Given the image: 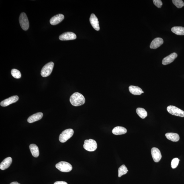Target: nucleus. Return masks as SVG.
<instances>
[{
  "label": "nucleus",
  "mask_w": 184,
  "mask_h": 184,
  "mask_svg": "<svg viewBox=\"0 0 184 184\" xmlns=\"http://www.w3.org/2000/svg\"><path fill=\"white\" fill-rule=\"evenodd\" d=\"M74 131L72 129H69L63 131L59 137V140L61 143H65L72 136Z\"/></svg>",
  "instance_id": "2"
},
{
  "label": "nucleus",
  "mask_w": 184,
  "mask_h": 184,
  "mask_svg": "<svg viewBox=\"0 0 184 184\" xmlns=\"http://www.w3.org/2000/svg\"><path fill=\"white\" fill-rule=\"evenodd\" d=\"M171 31L178 35H184V27L181 26L173 27L171 29Z\"/></svg>",
  "instance_id": "21"
},
{
  "label": "nucleus",
  "mask_w": 184,
  "mask_h": 184,
  "mask_svg": "<svg viewBox=\"0 0 184 184\" xmlns=\"http://www.w3.org/2000/svg\"><path fill=\"white\" fill-rule=\"evenodd\" d=\"M164 41L162 38H157L151 42L150 45V48L155 49L161 46L163 44Z\"/></svg>",
  "instance_id": "14"
},
{
  "label": "nucleus",
  "mask_w": 184,
  "mask_h": 184,
  "mask_svg": "<svg viewBox=\"0 0 184 184\" xmlns=\"http://www.w3.org/2000/svg\"><path fill=\"white\" fill-rule=\"evenodd\" d=\"M43 114L42 112H39L32 114L28 118L27 121L29 123H32L34 122L41 119L43 117Z\"/></svg>",
  "instance_id": "15"
},
{
  "label": "nucleus",
  "mask_w": 184,
  "mask_h": 184,
  "mask_svg": "<svg viewBox=\"0 0 184 184\" xmlns=\"http://www.w3.org/2000/svg\"><path fill=\"white\" fill-rule=\"evenodd\" d=\"M153 4L157 8H161L163 5L162 1L161 0H153Z\"/></svg>",
  "instance_id": "27"
},
{
  "label": "nucleus",
  "mask_w": 184,
  "mask_h": 184,
  "mask_svg": "<svg viewBox=\"0 0 184 184\" xmlns=\"http://www.w3.org/2000/svg\"><path fill=\"white\" fill-rule=\"evenodd\" d=\"M56 167L59 170L63 172H69L72 169V166L70 164L65 161H61L57 163Z\"/></svg>",
  "instance_id": "3"
},
{
  "label": "nucleus",
  "mask_w": 184,
  "mask_h": 184,
  "mask_svg": "<svg viewBox=\"0 0 184 184\" xmlns=\"http://www.w3.org/2000/svg\"><path fill=\"white\" fill-rule=\"evenodd\" d=\"M167 110L169 114L172 115L184 117V111L175 106L169 105L167 107Z\"/></svg>",
  "instance_id": "7"
},
{
  "label": "nucleus",
  "mask_w": 184,
  "mask_h": 184,
  "mask_svg": "<svg viewBox=\"0 0 184 184\" xmlns=\"http://www.w3.org/2000/svg\"><path fill=\"white\" fill-rule=\"evenodd\" d=\"M112 132L114 135H120L126 134L127 132V130L124 127L117 126L113 129Z\"/></svg>",
  "instance_id": "18"
},
{
  "label": "nucleus",
  "mask_w": 184,
  "mask_h": 184,
  "mask_svg": "<svg viewBox=\"0 0 184 184\" xmlns=\"http://www.w3.org/2000/svg\"><path fill=\"white\" fill-rule=\"evenodd\" d=\"M54 184H68L66 182L63 181H56Z\"/></svg>",
  "instance_id": "28"
},
{
  "label": "nucleus",
  "mask_w": 184,
  "mask_h": 184,
  "mask_svg": "<svg viewBox=\"0 0 184 184\" xmlns=\"http://www.w3.org/2000/svg\"><path fill=\"white\" fill-rule=\"evenodd\" d=\"M84 148L89 151H93L97 148V144L96 141L93 139L86 140L83 145Z\"/></svg>",
  "instance_id": "4"
},
{
  "label": "nucleus",
  "mask_w": 184,
  "mask_h": 184,
  "mask_svg": "<svg viewBox=\"0 0 184 184\" xmlns=\"http://www.w3.org/2000/svg\"><path fill=\"white\" fill-rule=\"evenodd\" d=\"M128 171V169L126 166L124 165H122L118 169V177H120L122 176L125 175L127 173Z\"/></svg>",
  "instance_id": "23"
},
{
  "label": "nucleus",
  "mask_w": 184,
  "mask_h": 184,
  "mask_svg": "<svg viewBox=\"0 0 184 184\" xmlns=\"http://www.w3.org/2000/svg\"><path fill=\"white\" fill-rule=\"evenodd\" d=\"M54 66V63L53 62H50L47 63L42 67L41 70V74L42 76L43 77L49 76L52 72Z\"/></svg>",
  "instance_id": "5"
},
{
  "label": "nucleus",
  "mask_w": 184,
  "mask_h": 184,
  "mask_svg": "<svg viewBox=\"0 0 184 184\" xmlns=\"http://www.w3.org/2000/svg\"><path fill=\"white\" fill-rule=\"evenodd\" d=\"M70 101L72 105L78 106L83 105L84 104L85 99L81 94L76 92L71 96Z\"/></svg>",
  "instance_id": "1"
},
{
  "label": "nucleus",
  "mask_w": 184,
  "mask_h": 184,
  "mask_svg": "<svg viewBox=\"0 0 184 184\" xmlns=\"http://www.w3.org/2000/svg\"><path fill=\"white\" fill-rule=\"evenodd\" d=\"M29 149L33 156L35 157H39V151L38 147L36 144H30Z\"/></svg>",
  "instance_id": "20"
},
{
  "label": "nucleus",
  "mask_w": 184,
  "mask_h": 184,
  "mask_svg": "<svg viewBox=\"0 0 184 184\" xmlns=\"http://www.w3.org/2000/svg\"><path fill=\"white\" fill-rule=\"evenodd\" d=\"M151 155L155 162H158L161 160L162 155L159 149L155 147H153L151 150Z\"/></svg>",
  "instance_id": "10"
},
{
  "label": "nucleus",
  "mask_w": 184,
  "mask_h": 184,
  "mask_svg": "<svg viewBox=\"0 0 184 184\" xmlns=\"http://www.w3.org/2000/svg\"><path fill=\"white\" fill-rule=\"evenodd\" d=\"M11 74L12 76L15 79H20L21 77V74L20 72L16 69H12Z\"/></svg>",
  "instance_id": "24"
},
{
  "label": "nucleus",
  "mask_w": 184,
  "mask_h": 184,
  "mask_svg": "<svg viewBox=\"0 0 184 184\" xmlns=\"http://www.w3.org/2000/svg\"><path fill=\"white\" fill-rule=\"evenodd\" d=\"M177 56L178 55L177 53H172L169 56L163 58L162 61V64L166 65L170 64V63H172Z\"/></svg>",
  "instance_id": "11"
},
{
  "label": "nucleus",
  "mask_w": 184,
  "mask_h": 184,
  "mask_svg": "<svg viewBox=\"0 0 184 184\" xmlns=\"http://www.w3.org/2000/svg\"><path fill=\"white\" fill-rule=\"evenodd\" d=\"M19 20L22 29L25 31L27 30L29 27V22L27 16L24 12L20 14Z\"/></svg>",
  "instance_id": "6"
},
{
  "label": "nucleus",
  "mask_w": 184,
  "mask_h": 184,
  "mask_svg": "<svg viewBox=\"0 0 184 184\" xmlns=\"http://www.w3.org/2000/svg\"><path fill=\"white\" fill-rule=\"evenodd\" d=\"M144 93V91H142V93Z\"/></svg>",
  "instance_id": "30"
},
{
  "label": "nucleus",
  "mask_w": 184,
  "mask_h": 184,
  "mask_svg": "<svg viewBox=\"0 0 184 184\" xmlns=\"http://www.w3.org/2000/svg\"><path fill=\"white\" fill-rule=\"evenodd\" d=\"M136 112L138 115L142 119H144L147 116V112L144 108H137Z\"/></svg>",
  "instance_id": "22"
},
{
  "label": "nucleus",
  "mask_w": 184,
  "mask_h": 184,
  "mask_svg": "<svg viewBox=\"0 0 184 184\" xmlns=\"http://www.w3.org/2000/svg\"><path fill=\"white\" fill-rule=\"evenodd\" d=\"M77 38V36L73 32H67L64 33L59 37V39L61 41L74 40Z\"/></svg>",
  "instance_id": "8"
},
{
  "label": "nucleus",
  "mask_w": 184,
  "mask_h": 184,
  "mask_svg": "<svg viewBox=\"0 0 184 184\" xmlns=\"http://www.w3.org/2000/svg\"><path fill=\"white\" fill-rule=\"evenodd\" d=\"M179 159L178 158H175L172 159L171 162L172 168L175 169L176 168L179 163Z\"/></svg>",
  "instance_id": "26"
},
{
  "label": "nucleus",
  "mask_w": 184,
  "mask_h": 184,
  "mask_svg": "<svg viewBox=\"0 0 184 184\" xmlns=\"http://www.w3.org/2000/svg\"><path fill=\"white\" fill-rule=\"evenodd\" d=\"M18 99H19V98L18 96H12L2 101L0 104H1V105L3 107H6L10 104L15 103L18 101Z\"/></svg>",
  "instance_id": "9"
},
{
  "label": "nucleus",
  "mask_w": 184,
  "mask_h": 184,
  "mask_svg": "<svg viewBox=\"0 0 184 184\" xmlns=\"http://www.w3.org/2000/svg\"><path fill=\"white\" fill-rule=\"evenodd\" d=\"M173 3L176 7L178 8H181L184 6L183 1L182 0H173Z\"/></svg>",
  "instance_id": "25"
},
{
  "label": "nucleus",
  "mask_w": 184,
  "mask_h": 184,
  "mask_svg": "<svg viewBox=\"0 0 184 184\" xmlns=\"http://www.w3.org/2000/svg\"><path fill=\"white\" fill-rule=\"evenodd\" d=\"M165 136L167 139L173 142H178L180 139L179 135L176 133H167Z\"/></svg>",
  "instance_id": "19"
},
{
  "label": "nucleus",
  "mask_w": 184,
  "mask_h": 184,
  "mask_svg": "<svg viewBox=\"0 0 184 184\" xmlns=\"http://www.w3.org/2000/svg\"><path fill=\"white\" fill-rule=\"evenodd\" d=\"M64 16L62 14H59L51 18L50 22L52 25H55L60 23L64 19Z\"/></svg>",
  "instance_id": "12"
},
{
  "label": "nucleus",
  "mask_w": 184,
  "mask_h": 184,
  "mask_svg": "<svg viewBox=\"0 0 184 184\" xmlns=\"http://www.w3.org/2000/svg\"><path fill=\"white\" fill-rule=\"evenodd\" d=\"M90 22L94 29L97 31L100 30L99 22L95 14H92L90 18Z\"/></svg>",
  "instance_id": "13"
},
{
  "label": "nucleus",
  "mask_w": 184,
  "mask_h": 184,
  "mask_svg": "<svg viewBox=\"0 0 184 184\" xmlns=\"http://www.w3.org/2000/svg\"><path fill=\"white\" fill-rule=\"evenodd\" d=\"M12 159L11 157L6 158L1 162L0 164V169L4 170L9 168L11 164Z\"/></svg>",
  "instance_id": "16"
},
{
  "label": "nucleus",
  "mask_w": 184,
  "mask_h": 184,
  "mask_svg": "<svg viewBox=\"0 0 184 184\" xmlns=\"http://www.w3.org/2000/svg\"><path fill=\"white\" fill-rule=\"evenodd\" d=\"M129 89L130 93L134 95H140L142 93V89L136 86H130Z\"/></svg>",
  "instance_id": "17"
},
{
  "label": "nucleus",
  "mask_w": 184,
  "mask_h": 184,
  "mask_svg": "<svg viewBox=\"0 0 184 184\" xmlns=\"http://www.w3.org/2000/svg\"><path fill=\"white\" fill-rule=\"evenodd\" d=\"M10 184H20L19 183H18L17 182H12Z\"/></svg>",
  "instance_id": "29"
}]
</instances>
